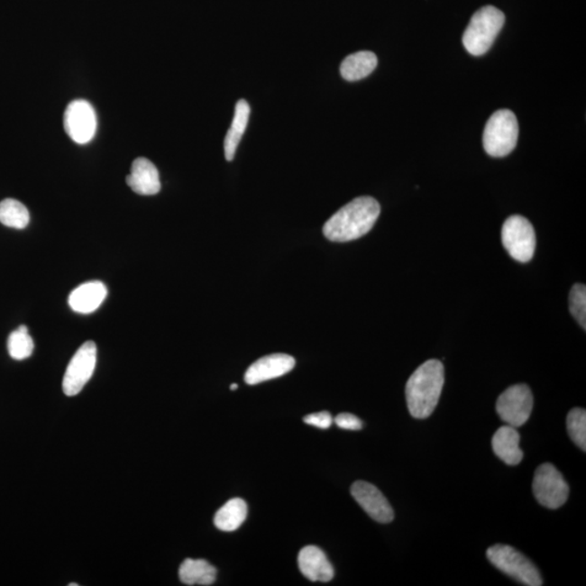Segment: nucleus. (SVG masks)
Returning a JSON list of instances; mask_svg holds the SVG:
<instances>
[{"label": "nucleus", "mask_w": 586, "mask_h": 586, "mask_svg": "<svg viewBox=\"0 0 586 586\" xmlns=\"http://www.w3.org/2000/svg\"><path fill=\"white\" fill-rule=\"evenodd\" d=\"M96 363H97V346L94 341H87L78 350L68 365L62 382L66 396H78L83 390L94 374Z\"/></svg>", "instance_id": "9"}, {"label": "nucleus", "mask_w": 586, "mask_h": 586, "mask_svg": "<svg viewBox=\"0 0 586 586\" xmlns=\"http://www.w3.org/2000/svg\"><path fill=\"white\" fill-rule=\"evenodd\" d=\"M334 423L339 428L345 430H361L363 428V422L359 417H356L355 415L349 413L339 414L334 418Z\"/></svg>", "instance_id": "25"}, {"label": "nucleus", "mask_w": 586, "mask_h": 586, "mask_svg": "<svg viewBox=\"0 0 586 586\" xmlns=\"http://www.w3.org/2000/svg\"><path fill=\"white\" fill-rule=\"evenodd\" d=\"M0 223L7 227L23 229L29 225L30 212L20 201L5 199L0 202Z\"/></svg>", "instance_id": "21"}, {"label": "nucleus", "mask_w": 586, "mask_h": 586, "mask_svg": "<svg viewBox=\"0 0 586 586\" xmlns=\"http://www.w3.org/2000/svg\"><path fill=\"white\" fill-rule=\"evenodd\" d=\"M487 557L495 568L510 578L527 586H541L543 580L536 564L524 554L508 545H493L487 551Z\"/></svg>", "instance_id": "5"}, {"label": "nucleus", "mask_w": 586, "mask_h": 586, "mask_svg": "<svg viewBox=\"0 0 586 586\" xmlns=\"http://www.w3.org/2000/svg\"><path fill=\"white\" fill-rule=\"evenodd\" d=\"M534 408V396L526 385H515L500 394L497 412L504 423L521 427L529 420Z\"/></svg>", "instance_id": "8"}, {"label": "nucleus", "mask_w": 586, "mask_h": 586, "mask_svg": "<svg viewBox=\"0 0 586 586\" xmlns=\"http://www.w3.org/2000/svg\"><path fill=\"white\" fill-rule=\"evenodd\" d=\"M65 131L73 142L85 145L93 140L97 130V116L87 100H74L65 112Z\"/></svg>", "instance_id": "10"}, {"label": "nucleus", "mask_w": 586, "mask_h": 586, "mask_svg": "<svg viewBox=\"0 0 586 586\" xmlns=\"http://www.w3.org/2000/svg\"><path fill=\"white\" fill-rule=\"evenodd\" d=\"M126 183L134 193L142 196L157 195L161 189L158 169L146 158H138L133 162Z\"/></svg>", "instance_id": "14"}, {"label": "nucleus", "mask_w": 586, "mask_h": 586, "mask_svg": "<svg viewBox=\"0 0 586 586\" xmlns=\"http://www.w3.org/2000/svg\"><path fill=\"white\" fill-rule=\"evenodd\" d=\"M569 308L572 316L585 330L586 327V287L577 284L572 287L569 295Z\"/></svg>", "instance_id": "24"}, {"label": "nucleus", "mask_w": 586, "mask_h": 586, "mask_svg": "<svg viewBox=\"0 0 586 586\" xmlns=\"http://www.w3.org/2000/svg\"><path fill=\"white\" fill-rule=\"evenodd\" d=\"M248 515V506L243 499H233L217 510L215 525L217 529L225 532L237 530L242 526Z\"/></svg>", "instance_id": "20"}, {"label": "nucleus", "mask_w": 586, "mask_h": 586, "mask_svg": "<svg viewBox=\"0 0 586 586\" xmlns=\"http://www.w3.org/2000/svg\"><path fill=\"white\" fill-rule=\"evenodd\" d=\"M334 419L328 412H319L307 415L305 417V423L321 429H328L332 426Z\"/></svg>", "instance_id": "26"}, {"label": "nucleus", "mask_w": 586, "mask_h": 586, "mask_svg": "<svg viewBox=\"0 0 586 586\" xmlns=\"http://www.w3.org/2000/svg\"><path fill=\"white\" fill-rule=\"evenodd\" d=\"M518 136L519 125L514 112L500 109L490 117L484 129V151L494 158L508 156L516 148Z\"/></svg>", "instance_id": "4"}, {"label": "nucleus", "mask_w": 586, "mask_h": 586, "mask_svg": "<svg viewBox=\"0 0 586 586\" xmlns=\"http://www.w3.org/2000/svg\"><path fill=\"white\" fill-rule=\"evenodd\" d=\"M520 435L511 426H503L493 435L492 447L494 454L509 466H516L524 458L520 449Z\"/></svg>", "instance_id": "16"}, {"label": "nucleus", "mask_w": 586, "mask_h": 586, "mask_svg": "<svg viewBox=\"0 0 586 586\" xmlns=\"http://www.w3.org/2000/svg\"><path fill=\"white\" fill-rule=\"evenodd\" d=\"M380 215V205L371 197H359L341 207L325 223V237L334 243H348L365 236Z\"/></svg>", "instance_id": "1"}, {"label": "nucleus", "mask_w": 586, "mask_h": 586, "mask_svg": "<svg viewBox=\"0 0 586 586\" xmlns=\"http://www.w3.org/2000/svg\"><path fill=\"white\" fill-rule=\"evenodd\" d=\"M298 563L303 575L313 582H329L333 580L334 570L321 548L308 545L299 553Z\"/></svg>", "instance_id": "13"}, {"label": "nucleus", "mask_w": 586, "mask_h": 586, "mask_svg": "<svg viewBox=\"0 0 586 586\" xmlns=\"http://www.w3.org/2000/svg\"><path fill=\"white\" fill-rule=\"evenodd\" d=\"M34 343L26 326H20L9 335L8 351L14 360L23 361L33 353Z\"/></svg>", "instance_id": "22"}, {"label": "nucleus", "mask_w": 586, "mask_h": 586, "mask_svg": "<svg viewBox=\"0 0 586 586\" xmlns=\"http://www.w3.org/2000/svg\"><path fill=\"white\" fill-rule=\"evenodd\" d=\"M237 388H238L237 383H233V385L231 386V390H236Z\"/></svg>", "instance_id": "27"}, {"label": "nucleus", "mask_w": 586, "mask_h": 586, "mask_svg": "<svg viewBox=\"0 0 586 586\" xmlns=\"http://www.w3.org/2000/svg\"><path fill=\"white\" fill-rule=\"evenodd\" d=\"M106 296H108V289L103 282H85L71 292L69 297V306L77 313H93L103 305Z\"/></svg>", "instance_id": "15"}, {"label": "nucleus", "mask_w": 586, "mask_h": 586, "mask_svg": "<svg viewBox=\"0 0 586 586\" xmlns=\"http://www.w3.org/2000/svg\"><path fill=\"white\" fill-rule=\"evenodd\" d=\"M69 586H78V584L77 583H71V584H69Z\"/></svg>", "instance_id": "28"}, {"label": "nucleus", "mask_w": 586, "mask_h": 586, "mask_svg": "<svg viewBox=\"0 0 586 586\" xmlns=\"http://www.w3.org/2000/svg\"><path fill=\"white\" fill-rule=\"evenodd\" d=\"M444 386V366L438 360H429L409 377L405 388L407 403L414 418H428L435 412Z\"/></svg>", "instance_id": "2"}, {"label": "nucleus", "mask_w": 586, "mask_h": 586, "mask_svg": "<svg viewBox=\"0 0 586 586\" xmlns=\"http://www.w3.org/2000/svg\"><path fill=\"white\" fill-rule=\"evenodd\" d=\"M352 497L354 498L362 508L380 524H389L394 519V513L390 503L380 490L371 483L356 481L351 487Z\"/></svg>", "instance_id": "11"}, {"label": "nucleus", "mask_w": 586, "mask_h": 586, "mask_svg": "<svg viewBox=\"0 0 586 586\" xmlns=\"http://www.w3.org/2000/svg\"><path fill=\"white\" fill-rule=\"evenodd\" d=\"M296 360L288 354L277 353L266 355L254 362L244 375V381L250 386L275 380L288 374L295 369Z\"/></svg>", "instance_id": "12"}, {"label": "nucleus", "mask_w": 586, "mask_h": 586, "mask_svg": "<svg viewBox=\"0 0 586 586\" xmlns=\"http://www.w3.org/2000/svg\"><path fill=\"white\" fill-rule=\"evenodd\" d=\"M503 246L510 257L526 263L534 258L536 237L534 226L521 215H513L505 221L502 228Z\"/></svg>", "instance_id": "6"}, {"label": "nucleus", "mask_w": 586, "mask_h": 586, "mask_svg": "<svg viewBox=\"0 0 586 586\" xmlns=\"http://www.w3.org/2000/svg\"><path fill=\"white\" fill-rule=\"evenodd\" d=\"M504 23L505 15L499 9L486 6L478 10L462 35L466 50L472 56L484 55L492 47Z\"/></svg>", "instance_id": "3"}, {"label": "nucleus", "mask_w": 586, "mask_h": 586, "mask_svg": "<svg viewBox=\"0 0 586 586\" xmlns=\"http://www.w3.org/2000/svg\"><path fill=\"white\" fill-rule=\"evenodd\" d=\"M250 105L246 100H238L231 129L228 130L225 141H224V151L227 161H233L234 154L241 142L244 132L247 130L250 117Z\"/></svg>", "instance_id": "17"}, {"label": "nucleus", "mask_w": 586, "mask_h": 586, "mask_svg": "<svg viewBox=\"0 0 586 586\" xmlns=\"http://www.w3.org/2000/svg\"><path fill=\"white\" fill-rule=\"evenodd\" d=\"M179 579L186 585H212L216 580V569L205 559H185L179 567Z\"/></svg>", "instance_id": "19"}, {"label": "nucleus", "mask_w": 586, "mask_h": 586, "mask_svg": "<svg viewBox=\"0 0 586 586\" xmlns=\"http://www.w3.org/2000/svg\"><path fill=\"white\" fill-rule=\"evenodd\" d=\"M567 429L570 438L581 450L586 451V412L582 408L570 410L567 417Z\"/></svg>", "instance_id": "23"}, {"label": "nucleus", "mask_w": 586, "mask_h": 586, "mask_svg": "<svg viewBox=\"0 0 586 586\" xmlns=\"http://www.w3.org/2000/svg\"><path fill=\"white\" fill-rule=\"evenodd\" d=\"M534 493L542 506L548 509H557L567 502L569 486L558 469L546 462L536 469Z\"/></svg>", "instance_id": "7"}, {"label": "nucleus", "mask_w": 586, "mask_h": 586, "mask_svg": "<svg viewBox=\"0 0 586 586\" xmlns=\"http://www.w3.org/2000/svg\"><path fill=\"white\" fill-rule=\"evenodd\" d=\"M377 65L378 59L374 52L359 51L344 59L341 63L340 72L346 81L355 82L369 77Z\"/></svg>", "instance_id": "18"}]
</instances>
